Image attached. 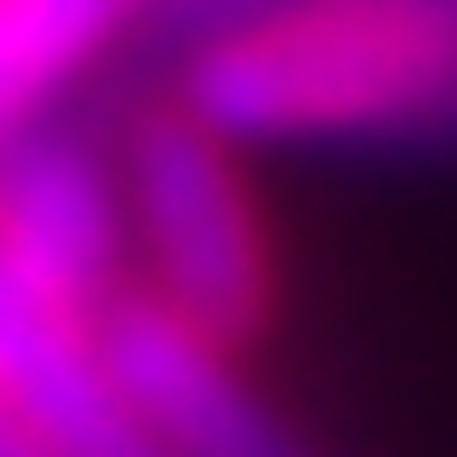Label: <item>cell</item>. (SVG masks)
I'll return each mask as SVG.
<instances>
[{"label": "cell", "mask_w": 457, "mask_h": 457, "mask_svg": "<svg viewBox=\"0 0 457 457\" xmlns=\"http://www.w3.org/2000/svg\"><path fill=\"white\" fill-rule=\"evenodd\" d=\"M181 114L220 143H353L457 124V0H314L191 67Z\"/></svg>", "instance_id": "1"}, {"label": "cell", "mask_w": 457, "mask_h": 457, "mask_svg": "<svg viewBox=\"0 0 457 457\" xmlns=\"http://www.w3.org/2000/svg\"><path fill=\"white\" fill-rule=\"evenodd\" d=\"M114 181H124V238L143 257V295L200 324L210 343L267 334L277 257H267L238 143H220L200 114H143L134 143L114 153Z\"/></svg>", "instance_id": "2"}, {"label": "cell", "mask_w": 457, "mask_h": 457, "mask_svg": "<svg viewBox=\"0 0 457 457\" xmlns=\"http://www.w3.org/2000/svg\"><path fill=\"white\" fill-rule=\"evenodd\" d=\"M96 353H105L114 391L171 457H324L277 400L238 371V343H210L143 286H124L96 314Z\"/></svg>", "instance_id": "3"}, {"label": "cell", "mask_w": 457, "mask_h": 457, "mask_svg": "<svg viewBox=\"0 0 457 457\" xmlns=\"http://www.w3.org/2000/svg\"><path fill=\"white\" fill-rule=\"evenodd\" d=\"M124 181H114V153H96L86 134H57V124H20L0 143V267L38 295V305L96 314L124 295Z\"/></svg>", "instance_id": "4"}, {"label": "cell", "mask_w": 457, "mask_h": 457, "mask_svg": "<svg viewBox=\"0 0 457 457\" xmlns=\"http://www.w3.org/2000/svg\"><path fill=\"white\" fill-rule=\"evenodd\" d=\"M134 20V0H0V143Z\"/></svg>", "instance_id": "5"}, {"label": "cell", "mask_w": 457, "mask_h": 457, "mask_svg": "<svg viewBox=\"0 0 457 457\" xmlns=\"http://www.w3.org/2000/svg\"><path fill=\"white\" fill-rule=\"evenodd\" d=\"M0 457H48V448H38V428L10 410V391H0Z\"/></svg>", "instance_id": "6"}]
</instances>
